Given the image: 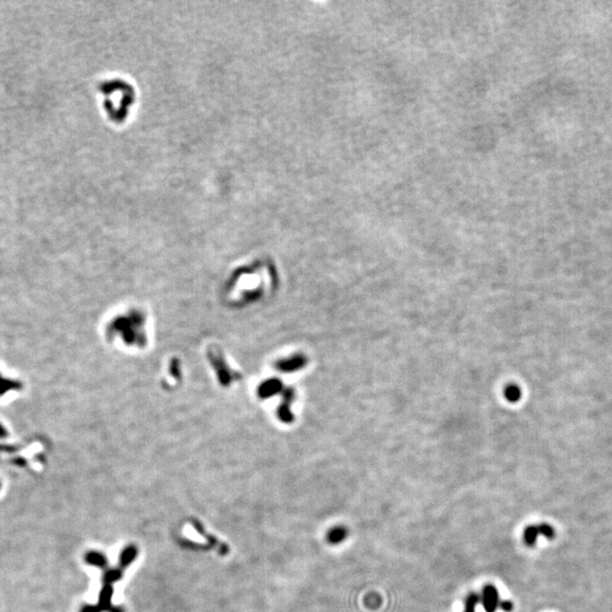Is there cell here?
<instances>
[{
	"mask_svg": "<svg viewBox=\"0 0 612 612\" xmlns=\"http://www.w3.org/2000/svg\"><path fill=\"white\" fill-rule=\"evenodd\" d=\"M99 92L104 97V107L110 121L116 124L125 121L135 100L132 85L121 80L106 81L99 87Z\"/></svg>",
	"mask_w": 612,
	"mask_h": 612,
	"instance_id": "1",
	"label": "cell"
},
{
	"mask_svg": "<svg viewBox=\"0 0 612 612\" xmlns=\"http://www.w3.org/2000/svg\"><path fill=\"white\" fill-rule=\"evenodd\" d=\"M481 601L486 612H494L496 609H498L499 603H500L499 594L494 586L487 585L484 588H483Z\"/></svg>",
	"mask_w": 612,
	"mask_h": 612,
	"instance_id": "2",
	"label": "cell"
},
{
	"mask_svg": "<svg viewBox=\"0 0 612 612\" xmlns=\"http://www.w3.org/2000/svg\"><path fill=\"white\" fill-rule=\"evenodd\" d=\"M347 536V529L345 527H342V526H337V527H333L328 532V541L332 543V544H338V543L342 542Z\"/></svg>",
	"mask_w": 612,
	"mask_h": 612,
	"instance_id": "3",
	"label": "cell"
},
{
	"mask_svg": "<svg viewBox=\"0 0 612 612\" xmlns=\"http://www.w3.org/2000/svg\"><path fill=\"white\" fill-rule=\"evenodd\" d=\"M480 601H481V597L478 596L477 594H475V593L469 594L465 601L464 612H475V610H476V605L480 603Z\"/></svg>",
	"mask_w": 612,
	"mask_h": 612,
	"instance_id": "4",
	"label": "cell"
},
{
	"mask_svg": "<svg viewBox=\"0 0 612 612\" xmlns=\"http://www.w3.org/2000/svg\"><path fill=\"white\" fill-rule=\"evenodd\" d=\"M501 607H502L503 610L509 611V610L512 609V604H511L510 602H503V603H501Z\"/></svg>",
	"mask_w": 612,
	"mask_h": 612,
	"instance_id": "5",
	"label": "cell"
}]
</instances>
